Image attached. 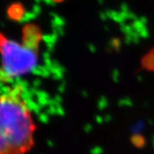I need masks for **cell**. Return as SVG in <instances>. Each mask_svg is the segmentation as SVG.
Returning <instances> with one entry per match:
<instances>
[{
    "instance_id": "obj_4",
    "label": "cell",
    "mask_w": 154,
    "mask_h": 154,
    "mask_svg": "<svg viewBox=\"0 0 154 154\" xmlns=\"http://www.w3.org/2000/svg\"><path fill=\"white\" fill-rule=\"evenodd\" d=\"M52 1H56V2H58V1H61V0H52Z\"/></svg>"
},
{
    "instance_id": "obj_2",
    "label": "cell",
    "mask_w": 154,
    "mask_h": 154,
    "mask_svg": "<svg viewBox=\"0 0 154 154\" xmlns=\"http://www.w3.org/2000/svg\"><path fill=\"white\" fill-rule=\"evenodd\" d=\"M38 41L22 33L21 40L0 31V83L10 86L33 72L38 65Z\"/></svg>"
},
{
    "instance_id": "obj_3",
    "label": "cell",
    "mask_w": 154,
    "mask_h": 154,
    "mask_svg": "<svg viewBox=\"0 0 154 154\" xmlns=\"http://www.w3.org/2000/svg\"><path fill=\"white\" fill-rule=\"evenodd\" d=\"M7 16L11 21H22L25 17V9L21 3H13L7 9Z\"/></svg>"
},
{
    "instance_id": "obj_1",
    "label": "cell",
    "mask_w": 154,
    "mask_h": 154,
    "mask_svg": "<svg viewBox=\"0 0 154 154\" xmlns=\"http://www.w3.org/2000/svg\"><path fill=\"white\" fill-rule=\"evenodd\" d=\"M33 111L17 84L0 91V154H28L34 145Z\"/></svg>"
}]
</instances>
